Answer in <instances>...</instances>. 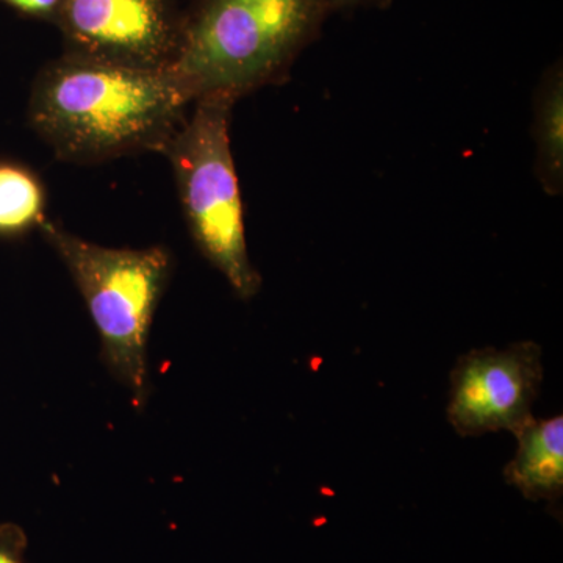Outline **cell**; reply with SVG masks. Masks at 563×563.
Instances as JSON below:
<instances>
[{
    "mask_svg": "<svg viewBox=\"0 0 563 563\" xmlns=\"http://www.w3.org/2000/svg\"><path fill=\"white\" fill-rule=\"evenodd\" d=\"M46 190L32 169L0 162V236L16 239L46 221Z\"/></svg>",
    "mask_w": 563,
    "mask_h": 563,
    "instance_id": "9c48e42d",
    "label": "cell"
},
{
    "mask_svg": "<svg viewBox=\"0 0 563 563\" xmlns=\"http://www.w3.org/2000/svg\"><path fill=\"white\" fill-rule=\"evenodd\" d=\"M191 106L172 70L125 68L65 54L33 81L27 114L55 157L99 165L163 154Z\"/></svg>",
    "mask_w": 563,
    "mask_h": 563,
    "instance_id": "6da1fadb",
    "label": "cell"
},
{
    "mask_svg": "<svg viewBox=\"0 0 563 563\" xmlns=\"http://www.w3.org/2000/svg\"><path fill=\"white\" fill-rule=\"evenodd\" d=\"M87 303L102 343V361L143 410L150 396L147 340L172 274L166 247H107L46 220L40 228Z\"/></svg>",
    "mask_w": 563,
    "mask_h": 563,
    "instance_id": "3957f363",
    "label": "cell"
},
{
    "mask_svg": "<svg viewBox=\"0 0 563 563\" xmlns=\"http://www.w3.org/2000/svg\"><path fill=\"white\" fill-rule=\"evenodd\" d=\"M518 450L504 479L529 501H559L563 493V417L532 418L517 433Z\"/></svg>",
    "mask_w": 563,
    "mask_h": 563,
    "instance_id": "52a82bcc",
    "label": "cell"
},
{
    "mask_svg": "<svg viewBox=\"0 0 563 563\" xmlns=\"http://www.w3.org/2000/svg\"><path fill=\"white\" fill-rule=\"evenodd\" d=\"M27 533L20 525H0V563H25Z\"/></svg>",
    "mask_w": 563,
    "mask_h": 563,
    "instance_id": "30bf717a",
    "label": "cell"
},
{
    "mask_svg": "<svg viewBox=\"0 0 563 563\" xmlns=\"http://www.w3.org/2000/svg\"><path fill=\"white\" fill-rule=\"evenodd\" d=\"M391 0H328L331 11L363 9V7H387Z\"/></svg>",
    "mask_w": 563,
    "mask_h": 563,
    "instance_id": "7c38bea8",
    "label": "cell"
},
{
    "mask_svg": "<svg viewBox=\"0 0 563 563\" xmlns=\"http://www.w3.org/2000/svg\"><path fill=\"white\" fill-rule=\"evenodd\" d=\"M542 383V347L537 343L466 352L451 372L448 421L461 437L517 433L532 420Z\"/></svg>",
    "mask_w": 563,
    "mask_h": 563,
    "instance_id": "8992f818",
    "label": "cell"
},
{
    "mask_svg": "<svg viewBox=\"0 0 563 563\" xmlns=\"http://www.w3.org/2000/svg\"><path fill=\"white\" fill-rule=\"evenodd\" d=\"M16 11L27 16L41 18V20L55 21L63 0H0Z\"/></svg>",
    "mask_w": 563,
    "mask_h": 563,
    "instance_id": "8fae6325",
    "label": "cell"
},
{
    "mask_svg": "<svg viewBox=\"0 0 563 563\" xmlns=\"http://www.w3.org/2000/svg\"><path fill=\"white\" fill-rule=\"evenodd\" d=\"M233 106L235 101L224 96L192 102L163 155L172 163L192 242L236 296L247 301L261 291L262 277L247 252L231 146Z\"/></svg>",
    "mask_w": 563,
    "mask_h": 563,
    "instance_id": "277c9868",
    "label": "cell"
},
{
    "mask_svg": "<svg viewBox=\"0 0 563 563\" xmlns=\"http://www.w3.org/2000/svg\"><path fill=\"white\" fill-rule=\"evenodd\" d=\"M537 179L550 196L563 190V73L554 63L542 77L533 101Z\"/></svg>",
    "mask_w": 563,
    "mask_h": 563,
    "instance_id": "ba28073f",
    "label": "cell"
},
{
    "mask_svg": "<svg viewBox=\"0 0 563 563\" xmlns=\"http://www.w3.org/2000/svg\"><path fill=\"white\" fill-rule=\"evenodd\" d=\"M54 22L70 57L172 70L179 54L184 13L176 0H63Z\"/></svg>",
    "mask_w": 563,
    "mask_h": 563,
    "instance_id": "5b68a950",
    "label": "cell"
},
{
    "mask_svg": "<svg viewBox=\"0 0 563 563\" xmlns=\"http://www.w3.org/2000/svg\"><path fill=\"white\" fill-rule=\"evenodd\" d=\"M331 13L328 0H199L184 14L172 73L191 102H236L280 84Z\"/></svg>",
    "mask_w": 563,
    "mask_h": 563,
    "instance_id": "7a4b0ae2",
    "label": "cell"
}]
</instances>
